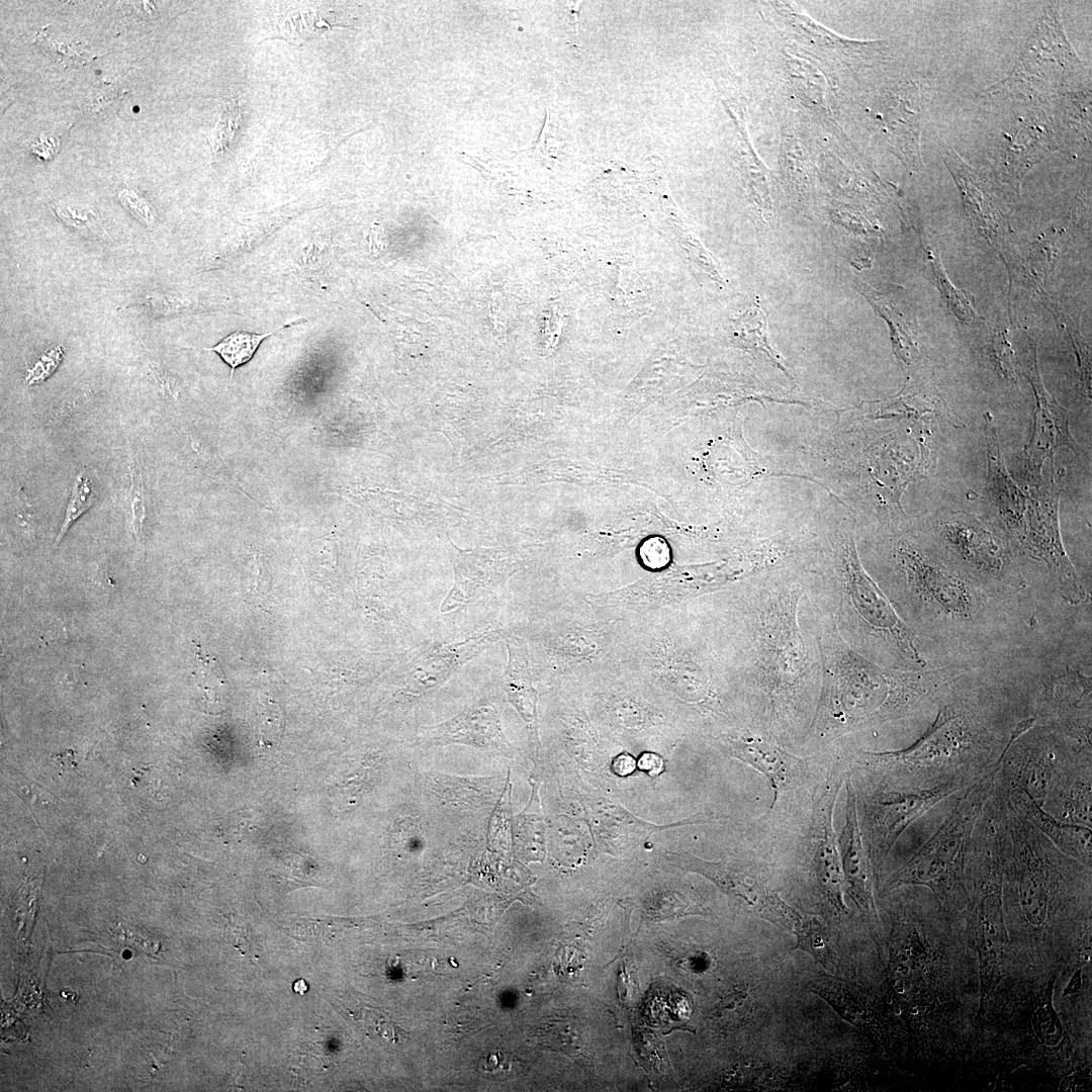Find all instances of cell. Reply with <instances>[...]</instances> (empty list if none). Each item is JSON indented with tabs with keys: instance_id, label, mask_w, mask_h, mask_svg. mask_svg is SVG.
Returning a JSON list of instances; mask_svg holds the SVG:
<instances>
[{
	"instance_id": "obj_20",
	"label": "cell",
	"mask_w": 1092,
	"mask_h": 1092,
	"mask_svg": "<svg viewBox=\"0 0 1092 1092\" xmlns=\"http://www.w3.org/2000/svg\"><path fill=\"white\" fill-rule=\"evenodd\" d=\"M508 649V664L502 675V687L509 702L527 724L531 735H537L538 693L533 686L529 650L526 641L515 635L504 636Z\"/></svg>"
},
{
	"instance_id": "obj_2",
	"label": "cell",
	"mask_w": 1092,
	"mask_h": 1092,
	"mask_svg": "<svg viewBox=\"0 0 1092 1092\" xmlns=\"http://www.w3.org/2000/svg\"><path fill=\"white\" fill-rule=\"evenodd\" d=\"M825 687L817 726L851 731L903 718L936 705L950 689V671L887 670L850 649L837 633L824 637Z\"/></svg>"
},
{
	"instance_id": "obj_7",
	"label": "cell",
	"mask_w": 1092,
	"mask_h": 1092,
	"mask_svg": "<svg viewBox=\"0 0 1092 1092\" xmlns=\"http://www.w3.org/2000/svg\"><path fill=\"white\" fill-rule=\"evenodd\" d=\"M666 857L682 871L708 878L747 911L794 933L800 926L803 915L786 904L753 868L731 861L710 862L689 853L671 852Z\"/></svg>"
},
{
	"instance_id": "obj_16",
	"label": "cell",
	"mask_w": 1092,
	"mask_h": 1092,
	"mask_svg": "<svg viewBox=\"0 0 1092 1092\" xmlns=\"http://www.w3.org/2000/svg\"><path fill=\"white\" fill-rule=\"evenodd\" d=\"M845 823L839 837L844 881L855 903L873 911L870 858L857 815V799L849 778L846 779Z\"/></svg>"
},
{
	"instance_id": "obj_27",
	"label": "cell",
	"mask_w": 1092,
	"mask_h": 1092,
	"mask_svg": "<svg viewBox=\"0 0 1092 1092\" xmlns=\"http://www.w3.org/2000/svg\"><path fill=\"white\" fill-rule=\"evenodd\" d=\"M130 486L128 502L131 514V526L138 542L142 539L144 521L146 518L145 493L143 475L134 455L131 454L130 463Z\"/></svg>"
},
{
	"instance_id": "obj_32",
	"label": "cell",
	"mask_w": 1092,
	"mask_h": 1092,
	"mask_svg": "<svg viewBox=\"0 0 1092 1092\" xmlns=\"http://www.w3.org/2000/svg\"><path fill=\"white\" fill-rule=\"evenodd\" d=\"M52 760L61 770H76L75 753L66 750L52 756Z\"/></svg>"
},
{
	"instance_id": "obj_10",
	"label": "cell",
	"mask_w": 1092,
	"mask_h": 1092,
	"mask_svg": "<svg viewBox=\"0 0 1092 1092\" xmlns=\"http://www.w3.org/2000/svg\"><path fill=\"white\" fill-rule=\"evenodd\" d=\"M843 779L833 776L822 790L813 808L809 845L819 887L839 911L845 910V881L839 845L833 829V810Z\"/></svg>"
},
{
	"instance_id": "obj_4",
	"label": "cell",
	"mask_w": 1092,
	"mask_h": 1092,
	"mask_svg": "<svg viewBox=\"0 0 1092 1092\" xmlns=\"http://www.w3.org/2000/svg\"><path fill=\"white\" fill-rule=\"evenodd\" d=\"M896 557L913 603L929 618L948 626H967L983 613L981 589L918 545L903 543Z\"/></svg>"
},
{
	"instance_id": "obj_12",
	"label": "cell",
	"mask_w": 1092,
	"mask_h": 1092,
	"mask_svg": "<svg viewBox=\"0 0 1092 1092\" xmlns=\"http://www.w3.org/2000/svg\"><path fill=\"white\" fill-rule=\"evenodd\" d=\"M454 572V584L441 604L442 613L452 612L492 593L514 570L502 553L483 551L461 552Z\"/></svg>"
},
{
	"instance_id": "obj_26",
	"label": "cell",
	"mask_w": 1092,
	"mask_h": 1092,
	"mask_svg": "<svg viewBox=\"0 0 1092 1092\" xmlns=\"http://www.w3.org/2000/svg\"><path fill=\"white\" fill-rule=\"evenodd\" d=\"M741 330L744 336H748L750 346L764 352L778 366H781L780 359L770 346L766 318L761 308L753 307L748 311L742 320Z\"/></svg>"
},
{
	"instance_id": "obj_25",
	"label": "cell",
	"mask_w": 1092,
	"mask_h": 1092,
	"mask_svg": "<svg viewBox=\"0 0 1092 1092\" xmlns=\"http://www.w3.org/2000/svg\"><path fill=\"white\" fill-rule=\"evenodd\" d=\"M94 502L95 491L92 482L87 475L79 474L69 496L65 518L56 538V545L62 541L74 522L93 506Z\"/></svg>"
},
{
	"instance_id": "obj_33",
	"label": "cell",
	"mask_w": 1092,
	"mask_h": 1092,
	"mask_svg": "<svg viewBox=\"0 0 1092 1092\" xmlns=\"http://www.w3.org/2000/svg\"><path fill=\"white\" fill-rule=\"evenodd\" d=\"M506 1058L502 1054L488 1055L483 1063V1070L485 1071H503L508 1068L506 1065Z\"/></svg>"
},
{
	"instance_id": "obj_13",
	"label": "cell",
	"mask_w": 1092,
	"mask_h": 1092,
	"mask_svg": "<svg viewBox=\"0 0 1092 1092\" xmlns=\"http://www.w3.org/2000/svg\"><path fill=\"white\" fill-rule=\"evenodd\" d=\"M420 738L425 744L458 743L483 749H508L499 715L490 704L474 705L446 722L427 727Z\"/></svg>"
},
{
	"instance_id": "obj_11",
	"label": "cell",
	"mask_w": 1092,
	"mask_h": 1092,
	"mask_svg": "<svg viewBox=\"0 0 1092 1092\" xmlns=\"http://www.w3.org/2000/svg\"><path fill=\"white\" fill-rule=\"evenodd\" d=\"M497 637L498 634L493 631L459 642L421 647L408 665L410 691L423 694L439 688L466 662L494 643Z\"/></svg>"
},
{
	"instance_id": "obj_3",
	"label": "cell",
	"mask_w": 1092,
	"mask_h": 1092,
	"mask_svg": "<svg viewBox=\"0 0 1092 1092\" xmlns=\"http://www.w3.org/2000/svg\"><path fill=\"white\" fill-rule=\"evenodd\" d=\"M1003 754L964 790L940 827L892 877L887 890L904 884L926 885L945 893L960 888L973 832L995 789Z\"/></svg>"
},
{
	"instance_id": "obj_21",
	"label": "cell",
	"mask_w": 1092,
	"mask_h": 1092,
	"mask_svg": "<svg viewBox=\"0 0 1092 1092\" xmlns=\"http://www.w3.org/2000/svg\"><path fill=\"white\" fill-rule=\"evenodd\" d=\"M860 290L880 313L888 321L891 331L895 352L899 359L908 362L911 358L910 349L913 342L915 323L911 314L905 313L903 306L897 305V299L889 295L880 294L870 289L864 283H860Z\"/></svg>"
},
{
	"instance_id": "obj_22",
	"label": "cell",
	"mask_w": 1092,
	"mask_h": 1092,
	"mask_svg": "<svg viewBox=\"0 0 1092 1092\" xmlns=\"http://www.w3.org/2000/svg\"><path fill=\"white\" fill-rule=\"evenodd\" d=\"M277 331L279 329L264 334L237 331L221 339L216 345L204 348V350L215 352L230 366L231 377H233L235 370L249 362L260 344Z\"/></svg>"
},
{
	"instance_id": "obj_31",
	"label": "cell",
	"mask_w": 1092,
	"mask_h": 1092,
	"mask_svg": "<svg viewBox=\"0 0 1092 1092\" xmlns=\"http://www.w3.org/2000/svg\"><path fill=\"white\" fill-rule=\"evenodd\" d=\"M613 768L619 776L630 775L635 768L634 758L627 753H622L614 759Z\"/></svg>"
},
{
	"instance_id": "obj_9",
	"label": "cell",
	"mask_w": 1092,
	"mask_h": 1092,
	"mask_svg": "<svg viewBox=\"0 0 1092 1092\" xmlns=\"http://www.w3.org/2000/svg\"><path fill=\"white\" fill-rule=\"evenodd\" d=\"M1028 378L1036 397L1033 429L1029 442L1023 448V462L1029 481L1041 483V470L1058 448L1067 446L1079 454V446L1069 429V414L1044 389L1037 371L1036 357L1029 366Z\"/></svg>"
},
{
	"instance_id": "obj_5",
	"label": "cell",
	"mask_w": 1092,
	"mask_h": 1092,
	"mask_svg": "<svg viewBox=\"0 0 1092 1092\" xmlns=\"http://www.w3.org/2000/svg\"><path fill=\"white\" fill-rule=\"evenodd\" d=\"M966 788L962 783L951 782L926 789L881 790L864 796L862 822L869 854L877 860L884 859L910 824Z\"/></svg>"
},
{
	"instance_id": "obj_34",
	"label": "cell",
	"mask_w": 1092,
	"mask_h": 1092,
	"mask_svg": "<svg viewBox=\"0 0 1092 1092\" xmlns=\"http://www.w3.org/2000/svg\"><path fill=\"white\" fill-rule=\"evenodd\" d=\"M308 990V986L303 979H299L293 983V991L300 995H303Z\"/></svg>"
},
{
	"instance_id": "obj_18",
	"label": "cell",
	"mask_w": 1092,
	"mask_h": 1092,
	"mask_svg": "<svg viewBox=\"0 0 1092 1092\" xmlns=\"http://www.w3.org/2000/svg\"><path fill=\"white\" fill-rule=\"evenodd\" d=\"M589 824L600 846L612 853L633 848L652 833L670 826L644 822L620 806L605 800L589 803Z\"/></svg>"
},
{
	"instance_id": "obj_8",
	"label": "cell",
	"mask_w": 1092,
	"mask_h": 1092,
	"mask_svg": "<svg viewBox=\"0 0 1092 1092\" xmlns=\"http://www.w3.org/2000/svg\"><path fill=\"white\" fill-rule=\"evenodd\" d=\"M797 598L791 594L767 602L760 611V675L768 685H793L809 672L797 623Z\"/></svg>"
},
{
	"instance_id": "obj_6",
	"label": "cell",
	"mask_w": 1092,
	"mask_h": 1092,
	"mask_svg": "<svg viewBox=\"0 0 1092 1092\" xmlns=\"http://www.w3.org/2000/svg\"><path fill=\"white\" fill-rule=\"evenodd\" d=\"M941 542L976 578L994 586L1017 587L1022 579L1007 548L990 527L962 512L938 522Z\"/></svg>"
},
{
	"instance_id": "obj_1",
	"label": "cell",
	"mask_w": 1092,
	"mask_h": 1092,
	"mask_svg": "<svg viewBox=\"0 0 1092 1092\" xmlns=\"http://www.w3.org/2000/svg\"><path fill=\"white\" fill-rule=\"evenodd\" d=\"M936 705L934 721L910 746L862 752L866 768L885 783L905 789L951 782L968 787L989 769L1003 752L1010 733H1001L987 708L971 696L949 689Z\"/></svg>"
},
{
	"instance_id": "obj_24",
	"label": "cell",
	"mask_w": 1092,
	"mask_h": 1092,
	"mask_svg": "<svg viewBox=\"0 0 1092 1092\" xmlns=\"http://www.w3.org/2000/svg\"><path fill=\"white\" fill-rule=\"evenodd\" d=\"M328 27L326 19L317 11L304 9L287 14L279 29L287 41L299 44L315 37Z\"/></svg>"
},
{
	"instance_id": "obj_19",
	"label": "cell",
	"mask_w": 1092,
	"mask_h": 1092,
	"mask_svg": "<svg viewBox=\"0 0 1092 1092\" xmlns=\"http://www.w3.org/2000/svg\"><path fill=\"white\" fill-rule=\"evenodd\" d=\"M997 785L1003 790L1013 805L1020 810L1061 851L1085 866H1091V827L1066 823L1056 819L1026 794L1016 790L1006 789L998 783Z\"/></svg>"
},
{
	"instance_id": "obj_14",
	"label": "cell",
	"mask_w": 1092,
	"mask_h": 1092,
	"mask_svg": "<svg viewBox=\"0 0 1092 1092\" xmlns=\"http://www.w3.org/2000/svg\"><path fill=\"white\" fill-rule=\"evenodd\" d=\"M1091 752L1072 758L1057 775L1043 809L1066 823L1091 827Z\"/></svg>"
},
{
	"instance_id": "obj_29",
	"label": "cell",
	"mask_w": 1092,
	"mask_h": 1092,
	"mask_svg": "<svg viewBox=\"0 0 1092 1092\" xmlns=\"http://www.w3.org/2000/svg\"><path fill=\"white\" fill-rule=\"evenodd\" d=\"M119 197L121 202L145 224L148 226L155 224V210L143 197L128 190H124Z\"/></svg>"
},
{
	"instance_id": "obj_23",
	"label": "cell",
	"mask_w": 1092,
	"mask_h": 1092,
	"mask_svg": "<svg viewBox=\"0 0 1092 1092\" xmlns=\"http://www.w3.org/2000/svg\"><path fill=\"white\" fill-rule=\"evenodd\" d=\"M796 947L809 951L825 968L835 966L836 954L827 928L815 917L804 916L798 930Z\"/></svg>"
},
{
	"instance_id": "obj_28",
	"label": "cell",
	"mask_w": 1092,
	"mask_h": 1092,
	"mask_svg": "<svg viewBox=\"0 0 1092 1092\" xmlns=\"http://www.w3.org/2000/svg\"><path fill=\"white\" fill-rule=\"evenodd\" d=\"M63 356L62 347H56L43 353L27 371L26 382L38 384L46 380L59 366Z\"/></svg>"
},
{
	"instance_id": "obj_17",
	"label": "cell",
	"mask_w": 1092,
	"mask_h": 1092,
	"mask_svg": "<svg viewBox=\"0 0 1092 1092\" xmlns=\"http://www.w3.org/2000/svg\"><path fill=\"white\" fill-rule=\"evenodd\" d=\"M984 433L988 459V489L1007 532L1017 540L1026 510L1027 495L1021 491L1005 468L997 432L989 414L985 415Z\"/></svg>"
},
{
	"instance_id": "obj_30",
	"label": "cell",
	"mask_w": 1092,
	"mask_h": 1092,
	"mask_svg": "<svg viewBox=\"0 0 1092 1092\" xmlns=\"http://www.w3.org/2000/svg\"><path fill=\"white\" fill-rule=\"evenodd\" d=\"M638 766L649 775L655 776L662 771L663 761L657 754L647 752L643 753L639 758Z\"/></svg>"
},
{
	"instance_id": "obj_15",
	"label": "cell",
	"mask_w": 1092,
	"mask_h": 1092,
	"mask_svg": "<svg viewBox=\"0 0 1092 1092\" xmlns=\"http://www.w3.org/2000/svg\"><path fill=\"white\" fill-rule=\"evenodd\" d=\"M725 744L731 756L747 763L769 781L774 795L767 811L776 806L781 794L800 776L802 760L762 737L749 732L736 733L728 736Z\"/></svg>"
}]
</instances>
